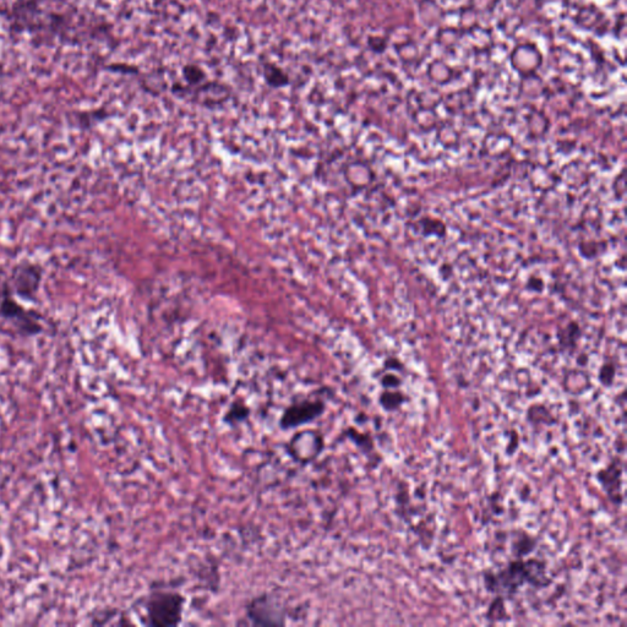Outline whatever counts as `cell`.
I'll return each instance as SVG.
<instances>
[{"mask_svg": "<svg viewBox=\"0 0 627 627\" xmlns=\"http://www.w3.org/2000/svg\"><path fill=\"white\" fill-rule=\"evenodd\" d=\"M10 280L13 281V286L10 287L15 288L21 298L32 299L40 288V267L32 264L15 266Z\"/></svg>", "mask_w": 627, "mask_h": 627, "instance_id": "cell-4", "label": "cell"}, {"mask_svg": "<svg viewBox=\"0 0 627 627\" xmlns=\"http://www.w3.org/2000/svg\"><path fill=\"white\" fill-rule=\"evenodd\" d=\"M249 416L248 407L244 403H233L230 411L227 412L225 421L227 423H239L247 419Z\"/></svg>", "mask_w": 627, "mask_h": 627, "instance_id": "cell-7", "label": "cell"}, {"mask_svg": "<svg viewBox=\"0 0 627 627\" xmlns=\"http://www.w3.org/2000/svg\"><path fill=\"white\" fill-rule=\"evenodd\" d=\"M264 78L267 85L271 87H283L290 83L287 74L271 63L264 64Z\"/></svg>", "mask_w": 627, "mask_h": 627, "instance_id": "cell-6", "label": "cell"}, {"mask_svg": "<svg viewBox=\"0 0 627 627\" xmlns=\"http://www.w3.org/2000/svg\"><path fill=\"white\" fill-rule=\"evenodd\" d=\"M183 75L190 85H198L205 79L204 70L200 67H196V65H187V67H184Z\"/></svg>", "mask_w": 627, "mask_h": 627, "instance_id": "cell-8", "label": "cell"}, {"mask_svg": "<svg viewBox=\"0 0 627 627\" xmlns=\"http://www.w3.org/2000/svg\"><path fill=\"white\" fill-rule=\"evenodd\" d=\"M184 597L176 592H157L147 603V616L155 626H174L181 623Z\"/></svg>", "mask_w": 627, "mask_h": 627, "instance_id": "cell-1", "label": "cell"}, {"mask_svg": "<svg viewBox=\"0 0 627 627\" xmlns=\"http://www.w3.org/2000/svg\"><path fill=\"white\" fill-rule=\"evenodd\" d=\"M249 619L256 625L283 624L282 615L270 598L255 599L248 608Z\"/></svg>", "mask_w": 627, "mask_h": 627, "instance_id": "cell-5", "label": "cell"}, {"mask_svg": "<svg viewBox=\"0 0 627 627\" xmlns=\"http://www.w3.org/2000/svg\"><path fill=\"white\" fill-rule=\"evenodd\" d=\"M0 314L12 321L27 335H34L41 331L38 316L27 312L23 305L16 302L12 296V288L2 281H0Z\"/></svg>", "mask_w": 627, "mask_h": 627, "instance_id": "cell-2", "label": "cell"}, {"mask_svg": "<svg viewBox=\"0 0 627 627\" xmlns=\"http://www.w3.org/2000/svg\"><path fill=\"white\" fill-rule=\"evenodd\" d=\"M325 405L320 400H303L293 403L286 408L281 417V427L283 429H292L302 427L304 424L315 421L323 416Z\"/></svg>", "mask_w": 627, "mask_h": 627, "instance_id": "cell-3", "label": "cell"}]
</instances>
